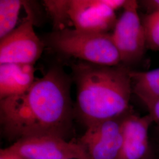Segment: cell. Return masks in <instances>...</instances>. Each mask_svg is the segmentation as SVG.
Instances as JSON below:
<instances>
[{"label":"cell","instance_id":"obj_4","mask_svg":"<svg viewBox=\"0 0 159 159\" xmlns=\"http://www.w3.org/2000/svg\"><path fill=\"white\" fill-rule=\"evenodd\" d=\"M111 37L119 52L121 64L129 67L142 58L147 46L136 1L126 0Z\"/></svg>","mask_w":159,"mask_h":159},{"label":"cell","instance_id":"obj_5","mask_svg":"<svg viewBox=\"0 0 159 159\" xmlns=\"http://www.w3.org/2000/svg\"><path fill=\"white\" fill-rule=\"evenodd\" d=\"M27 16L18 27L0 39V64L34 65L40 58L45 44L35 34L34 19L27 8Z\"/></svg>","mask_w":159,"mask_h":159},{"label":"cell","instance_id":"obj_8","mask_svg":"<svg viewBox=\"0 0 159 159\" xmlns=\"http://www.w3.org/2000/svg\"><path fill=\"white\" fill-rule=\"evenodd\" d=\"M68 14L74 29L93 33H108L117 20L107 0H70Z\"/></svg>","mask_w":159,"mask_h":159},{"label":"cell","instance_id":"obj_6","mask_svg":"<svg viewBox=\"0 0 159 159\" xmlns=\"http://www.w3.org/2000/svg\"><path fill=\"white\" fill-rule=\"evenodd\" d=\"M21 159H89L84 148L77 142H67L56 136L21 139L4 149Z\"/></svg>","mask_w":159,"mask_h":159},{"label":"cell","instance_id":"obj_9","mask_svg":"<svg viewBox=\"0 0 159 159\" xmlns=\"http://www.w3.org/2000/svg\"><path fill=\"white\" fill-rule=\"evenodd\" d=\"M153 120L148 114L140 116L130 110L123 122V141L117 159H145L150 152L149 133Z\"/></svg>","mask_w":159,"mask_h":159},{"label":"cell","instance_id":"obj_2","mask_svg":"<svg viewBox=\"0 0 159 159\" xmlns=\"http://www.w3.org/2000/svg\"><path fill=\"white\" fill-rule=\"evenodd\" d=\"M76 85V117L87 128L119 117L130 110L131 70L80 61L72 66Z\"/></svg>","mask_w":159,"mask_h":159},{"label":"cell","instance_id":"obj_17","mask_svg":"<svg viewBox=\"0 0 159 159\" xmlns=\"http://www.w3.org/2000/svg\"><path fill=\"white\" fill-rule=\"evenodd\" d=\"M0 159H21L11 154L8 153L4 149L0 150Z\"/></svg>","mask_w":159,"mask_h":159},{"label":"cell","instance_id":"obj_10","mask_svg":"<svg viewBox=\"0 0 159 159\" xmlns=\"http://www.w3.org/2000/svg\"><path fill=\"white\" fill-rule=\"evenodd\" d=\"M34 65L0 64V100L23 93L35 80Z\"/></svg>","mask_w":159,"mask_h":159},{"label":"cell","instance_id":"obj_14","mask_svg":"<svg viewBox=\"0 0 159 159\" xmlns=\"http://www.w3.org/2000/svg\"><path fill=\"white\" fill-rule=\"evenodd\" d=\"M147 48L159 51V10L146 16L142 21Z\"/></svg>","mask_w":159,"mask_h":159},{"label":"cell","instance_id":"obj_19","mask_svg":"<svg viewBox=\"0 0 159 159\" xmlns=\"http://www.w3.org/2000/svg\"><path fill=\"white\" fill-rule=\"evenodd\" d=\"M145 159H155L153 155L152 154V152H151V150H150V153L148 154V155L147 156V157Z\"/></svg>","mask_w":159,"mask_h":159},{"label":"cell","instance_id":"obj_1","mask_svg":"<svg viewBox=\"0 0 159 159\" xmlns=\"http://www.w3.org/2000/svg\"><path fill=\"white\" fill-rule=\"evenodd\" d=\"M71 79L53 66L23 93L0 100L1 134L12 143L21 139L56 136L66 139L72 129Z\"/></svg>","mask_w":159,"mask_h":159},{"label":"cell","instance_id":"obj_16","mask_svg":"<svg viewBox=\"0 0 159 159\" xmlns=\"http://www.w3.org/2000/svg\"><path fill=\"white\" fill-rule=\"evenodd\" d=\"M148 112L153 118L154 123L159 125V100L154 104Z\"/></svg>","mask_w":159,"mask_h":159},{"label":"cell","instance_id":"obj_12","mask_svg":"<svg viewBox=\"0 0 159 159\" xmlns=\"http://www.w3.org/2000/svg\"><path fill=\"white\" fill-rule=\"evenodd\" d=\"M24 5L23 1H0V39L16 29L20 10Z\"/></svg>","mask_w":159,"mask_h":159},{"label":"cell","instance_id":"obj_3","mask_svg":"<svg viewBox=\"0 0 159 159\" xmlns=\"http://www.w3.org/2000/svg\"><path fill=\"white\" fill-rule=\"evenodd\" d=\"M47 43L54 50L80 61L106 66L121 64L111 34L83 32L68 28L53 31Z\"/></svg>","mask_w":159,"mask_h":159},{"label":"cell","instance_id":"obj_15","mask_svg":"<svg viewBox=\"0 0 159 159\" xmlns=\"http://www.w3.org/2000/svg\"><path fill=\"white\" fill-rule=\"evenodd\" d=\"M150 147L155 159H159V125H155L149 133Z\"/></svg>","mask_w":159,"mask_h":159},{"label":"cell","instance_id":"obj_13","mask_svg":"<svg viewBox=\"0 0 159 159\" xmlns=\"http://www.w3.org/2000/svg\"><path fill=\"white\" fill-rule=\"evenodd\" d=\"M44 2L52 20L53 31L67 28V24L70 21L68 14L70 0H46Z\"/></svg>","mask_w":159,"mask_h":159},{"label":"cell","instance_id":"obj_11","mask_svg":"<svg viewBox=\"0 0 159 159\" xmlns=\"http://www.w3.org/2000/svg\"><path fill=\"white\" fill-rule=\"evenodd\" d=\"M132 93L142 102L149 111L159 100V68L148 71L130 73Z\"/></svg>","mask_w":159,"mask_h":159},{"label":"cell","instance_id":"obj_7","mask_svg":"<svg viewBox=\"0 0 159 159\" xmlns=\"http://www.w3.org/2000/svg\"><path fill=\"white\" fill-rule=\"evenodd\" d=\"M128 112L87 128L77 142L84 148L89 159H117L123 141V122Z\"/></svg>","mask_w":159,"mask_h":159},{"label":"cell","instance_id":"obj_18","mask_svg":"<svg viewBox=\"0 0 159 159\" xmlns=\"http://www.w3.org/2000/svg\"><path fill=\"white\" fill-rule=\"evenodd\" d=\"M148 6L152 8H154L155 10H159V0H152V1H145Z\"/></svg>","mask_w":159,"mask_h":159}]
</instances>
